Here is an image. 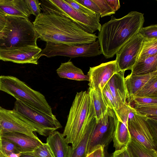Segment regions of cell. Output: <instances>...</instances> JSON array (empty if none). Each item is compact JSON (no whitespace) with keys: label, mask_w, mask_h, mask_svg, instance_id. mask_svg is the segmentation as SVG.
I'll list each match as a JSON object with an SVG mask.
<instances>
[{"label":"cell","mask_w":157,"mask_h":157,"mask_svg":"<svg viewBox=\"0 0 157 157\" xmlns=\"http://www.w3.org/2000/svg\"><path fill=\"white\" fill-rule=\"evenodd\" d=\"M105 1L115 12L120 7V4L119 0H105Z\"/></svg>","instance_id":"39"},{"label":"cell","mask_w":157,"mask_h":157,"mask_svg":"<svg viewBox=\"0 0 157 157\" xmlns=\"http://www.w3.org/2000/svg\"><path fill=\"white\" fill-rule=\"evenodd\" d=\"M40 2L43 13H53L67 18L89 33L100 30L101 25L98 15L90 16L81 13L64 0H41Z\"/></svg>","instance_id":"6"},{"label":"cell","mask_w":157,"mask_h":157,"mask_svg":"<svg viewBox=\"0 0 157 157\" xmlns=\"http://www.w3.org/2000/svg\"><path fill=\"white\" fill-rule=\"evenodd\" d=\"M42 50L37 45L0 50V60L18 63L37 64Z\"/></svg>","instance_id":"14"},{"label":"cell","mask_w":157,"mask_h":157,"mask_svg":"<svg viewBox=\"0 0 157 157\" xmlns=\"http://www.w3.org/2000/svg\"><path fill=\"white\" fill-rule=\"evenodd\" d=\"M131 106L140 114L157 120V105Z\"/></svg>","instance_id":"28"},{"label":"cell","mask_w":157,"mask_h":157,"mask_svg":"<svg viewBox=\"0 0 157 157\" xmlns=\"http://www.w3.org/2000/svg\"><path fill=\"white\" fill-rule=\"evenodd\" d=\"M20 157H36L33 155L26 154L24 153H22Z\"/></svg>","instance_id":"43"},{"label":"cell","mask_w":157,"mask_h":157,"mask_svg":"<svg viewBox=\"0 0 157 157\" xmlns=\"http://www.w3.org/2000/svg\"><path fill=\"white\" fill-rule=\"evenodd\" d=\"M76 1L94 12L100 17L99 9L92 0H76Z\"/></svg>","instance_id":"37"},{"label":"cell","mask_w":157,"mask_h":157,"mask_svg":"<svg viewBox=\"0 0 157 157\" xmlns=\"http://www.w3.org/2000/svg\"><path fill=\"white\" fill-rule=\"evenodd\" d=\"M1 136L0 135V147H2L1 145Z\"/></svg>","instance_id":"46"},{"label":"cell","mask_w":157,"mask_h":157,"mask_svg":"<svg viewBox=\"0 0 157 157\" xmlns=\"http://www.w3.org/2000/svg\"><path fill=\"white\" fill-rule=\"evenodd\" d=\"M102 93L103 99L108 107L116 112L117 109L115 100L106 85L102 90Z\"/></svg>","instance_id":"32"},{"label":"cell","mask_w":157,"mask_h":157,"mask_svg":"<svg viewBox=\"0 0 157 157\" xmlns=\"http://www.w3.org/2000/svg\"><path fill=\"white\" fill-rule=\"evenodd\" d=\"M120 71L115 60L90 67L87 75L89 78L88 85L89 87L99 88L102 90L113 75Z\"/></svg>","instance_id":"15"},{"label":"cell","mask_w":157,"mask_h":157,"mask_svg":"<svg viewBox=\"0 0 157 157\" xmlns=\"http://www.w3.org/2000/svg\"><path fill=\"white\" fill-rule=\"evenodd\" d=\"M86 157H93V152L87 155Z\"/></svg>","instance_id":"45"},{"label":"cell","mask_w":157,"mask_h":157,"mask_svg":"<svg viewBox=\"0 0 157 157\" xmlns=\"http://www.w3.org/2000/svg\"><path fill=\"white\" fill-rule=\"evenodd\" d=\"M64 1L74 9L81 13L90 16L98 15L94 12L78 2L76 0Z\"/></svg>","instance_id":"31"},{"label":"cell","mask_w":157,"mask_h":157,"mask_svg":"<svg viewBox=\"0 0 157 157\" xmlns=\"http://www.w3.org/2000/svg\"><path fill=\"white\" fill-rule=\"evenodd\" d=\"M94 109L96 123L102 119L108 108L103 99L102 90L99 88H89L87 90Z\"/></svg>","instance_id":"22"},{"label":"cell","mask_w":157,"mask_h":157,"mask_svg":"<svg viewBox=\"0 0 157 157\" xmlns=\"http://www.w3.org/2000/svg\"><path fill=\"white\" fill-rule=\"evenodd\" d=\"M95 121L94 109L87 91L77 92L62 134L67 142L71 144L72 148L81 140L85 128Z\"/></svg>","instance_id":"3"},{"label":"cell","mask_w":157,"mask_h":157,"mask_svg":"<svg viewBox=\"0 0 157 157\" xmlns=\"http://www.w3.org/2000/svg\"><path fill=\"white\" fill-rule=\"evenodd\" d=\"M96 124V121H94L85 128L81 140L76 146L74 148L70 146L67 157H86L89 140Z\"/></svg>","instance_id":"23"},{"label":"cell","mask_w":157,"mask_h":157,"mask_svg":"<svg viewBox=\"0 0 157 157\" xmlns=\"http://www.w3.org/2000/svg\"><path fill=\"white\" fill-rule=\"evenodd\" d=\"M131 74L143 75L157 71V54L138 61L131 70Z\"/></svg>","instance_id":"24"},{"label":"cell","mask_w":157,"mask_h":157,"mask_svg":"<svg viewBox=\"0 0 157 157\" xmlns=\"http://www.w3.org/2000/svg\"><path fill=\"white\" fill-rule=\"evenodd\" d=\"M22 153H11L6 155V157H20Z\"/></svg>","instance_id":"42"},{"label":"cell","mask_w":157,"mask_h":157,"mask_svg":"<svg viewBox=\"0 0 157 157\" xmlns=\"http://www.w3.org/2000/svg\"><path fill=\"white\" fill-rule=\"evenodd\" d=\"M98 7L100 12L101 17L110 16L115 13L105 0H92Z\"/></svg>","instance_id":"34"},{"label":"cell","mask_w":157,"mask_h":157,"mask_svg":"<svg viewBox=\"0 0 157 157\" xmlns=\"http://www.w3.org/2000/svg\"><path fill=\"white\" fill-rule=\"evenodd\" d=\"M56 71L61 78L78 81H89L88 76L85 75L81 69L75 66L70 60L61 63Z\"/></svg>","instance_id":"21"},{"label":"cell","mask_w":157,"mask_h":157,"mask_svg":"<svg viewBox=\"0 0 157 157\" xmlns=\"http://www.w3.org/2000/svg\"><path fill=\"white\" fill-rule=\"evenodd\" d=\"M24 153L36 157H54L50 147L47 143H43L33 151Z\"/></svg>","instance_id":"29"},{"label":"cell","mask_w":157,"mask_h":157,"mask_svg":"<svg viewBox=\"0 0 157 157\" xmlns=\"http://www.w3.org/2000/svg\"><path fill=\"white\" fill-rule=\"evenodd\" d=\"M0 90L38 111L53 116L52 109L45 96L28 86L18 78L11 76H0Z\"/></svg>","instance_id":"5"},{"label":"cell","mask_w":157,"mask_h":157,"mask_svg":"<svg viewBox=\"0 0 157 157\" xmlns=\"http://www.w3.org/2000/svg\"><path fill=\"white\" fill-rule=\"evenodd\" d=\"M118 120L116 112L109 108L104 117L96 123L89 140L87 155L98 146H107L113 140Z\"/></svg>","instance_id":"10"},{"label":"cell","mask_w":157,"mask_h":157,"mask_svg":"<svg viewBox=\"0 0 157 157\" xmlns=\"http://www.w3.org/2000/svg\"><path fill=\"white\" fill-rule=\"evenodd\" d=\"M2 108V107L0 106V109Z\"/></svg>","instance_id":"47"},{"label":"cell","mask_w":157,"mask_h":157,"mask_svg":"<svg viewBox=\"0 0 157 157\" xmlns=\"http://www.w3.org/2000/svg\"><path fill=\"white\" fill-rule=\"evenodd\" d=\"M128 103L138 105H157V97H133L129 99Z\"/></svg>","instance_id":"30"},{"label":"cell","mask_w":157,"mask_h":157,"mask_svg":"<svg viewBox=\"0 0 157 157\" xmlns=\"http://www.w3.org/2000/svg\"><path fill=\"white\" fill-rule=\"evenodd\" d=\"M116 113L118 120L115 126L113 140L115 150L127 146L131 140L128 127V120L133 118L136 111L127 103L117 110Z\"/></svg>","instance_id":"12"},{"label":"cell","mask_w":157,"mask_h":157,"mask_svg":"<svg viewBox=\"0 0 157 157\" xmlns=\"http://www.w3.org/2000/svg\"><path fill=\"white\" fill-rule=\"evenodd\" d=\"M30 14L36 17L41 13L42 9L41 3L38 0H26Z\"/></svg>","instance_id":"36"},{"label":"cell","mask_w":157,"mask_h":157,"mask_svg":"<svg viewBox=\"0 0 157 157\" xmlns=\"http://www.w3.org/2000/svg\"><path fill=\"white\" fill-rule=\"evenodd\" d=\"M13 109L28 121L40 135L48 136L62 127L55 115L42 113L18 100L15 102Z\"/></svg>","instance_id":"8"},{"label":"cell","mask_w":157,"mask_h":157,"mask_svg":"<svg viewBox=\"0 0 157 157\" xmlns=\"http://www.w3.org/2000/svg\"><path fill=\"white\" fill-rule=\"evenodd\" d=\"M128 146L134 157H157V151L149 149L131 138Z\"/></svg>","instance_id":"25"},{"label":"cell","mask_w":157,"mask_h":157,"mask_svg":"<svg viewBox=\"0 0 157 157\" xmlns=\"http://www.w3.org/2000/svg\"><path fill=\"white\" fill-rule=\"evenodd\" d=\"M5 17L6 23L0 31V50L37 45L38 36L29 19L14 16Z\"/></svg>","instance_id":"4"},{"label":"cell","mask_w":157,"mask_h":157,"mask_svg":"<svg viewBox=\"0 0 157 157\" xmlns=\"http://www.w3.org/2000/svg\"><path fill=\"white\" fill-rule=\"evenodd\" d=\"M157 54V38H144L137 61Z\"/></svg>","instance_id":"26"},{"label":"cell","mask_w":157,"mask_h":157,"mask_svg":"<svg viewBox=\"0 0 157 157\" xmlns=\"http://www.w3.org/2000/svg\"><path fill=\"white\" fill-rule=\"evenodd\" d=\"M128 127L131 138L149 149L157 150V120L136 111L134 117L128 120Z\"/></svg>","instance_id":"7"},{"label":"cell","mask_w":157,"mask_h":157,"mask_svg":"<svg viewBox=\"0 0 157 157\" xmlns=\"http://www.w3.org/2000/svg\"><path fill=\"white\" fill-rule=\"evenodd\" d=\"M101 26L97 36L102 54L107 59L113 57L123 46L139 32L144 22V14L129 12L118 19L113 16Z\"/></svg>","instance_id":"2"},{"label":"cell","mask_w":157,"mask_h":157,"mask_svg":"<svg viewBox=\"0 0 157 157\" xmlns=\"http://www.w3.org/2000/svg\"><path fill=\"white\" fill-rule=\"evenodd\" d=\"M0 157H6L3 151L2 147H0Z\"/></svg>","instance_id":"44"},{"label":"cell","mask_w":157,"mask_h":157,"mask_svg":"<svg viewBox=\"0 0 157 157\" xmlns=\"http://www.w3.org/2000/svg\"><path fill=\"white\" fill-rule=\"evenodd\" d=\"M9 132H18L38 137L31 124L14 110L0 109V135Z\"/></svg>","instance_id":"11"},{"label":"cell","mask_w":157,"mask_h":157,"mask_svg":"<svg viewBox=\"0 0 157 157\" xmlns=\"http://www.w3.org/2000/svg\"><path fill=\"white\" fill-rule=\"evenodd\" d=\"M145 39L157 38V25L142 27L139 32Z\"/></svg>","instance_id":"35"},{"label":"cell","mask_w":157,"mask_h":157,"mask_svg":"<svg viewBox=\"0 0 157 157\" xmlns=\"http://www.w3.org/2000/svg\"></svg>","instance_id":"48"},{"label":"cell","mask_w":157,"mask_h":157,"mask_svg":"<svg viewBox=\"0 0 157 157\" xmlns=\"http://www.w3.org/2000/svg\"><path fill=\"white\" fill-rule=\"evenodd\" d=\"M156 75L157 71L143 75L130 74L125 78L128 100L133 97L151 78Z\"/></svg>","instance_id":"19"},{"label":"cell","mask_w":157,"mask_h":157,"mask_svg":"<svg viewBox=\"0 0 157 157\" xmlns=\"http://www.w3.org/2000/svg\"><path fill=\"white\" fill-rule=\"evenodd\" d=\"M45 48L42 50L40 57L62 56L75 58L90 57L102 54L98 40L87 44H69L46 42Z\"/></svg>","instance_id":"9"},{"label":"cell","mask_w":157,"mask_h":157,"mask_svg":"<svg viewBox=\"0 0 157 157\" xmlns=\"http://www.w3.org/2000/svg\"><path fill=\"white\" fill-rule=\"evenodd\" d=\"M104 148L102 146L97 147L93 151V157H105Z\"/></svg>","instance_id":"40"},{"label":"cell","mask_w":157,"mask_h":157,"mask_svg":"<svg viewBox=\"0 0 157 157\" xmlns=\"http://www.w3.org/2000/svg\"><path fill=\"white\" fill-rule=\"evenodd\" d=\"M33 24L38 38L46 42L69 44H89L98 37L83 30L70 19L53 13H41Z\"/></svg>","instance_id":"1"},{"label":"cell","mask_w":157,"mask_h":157,"mask_svg":"<svg viewBox=\"0 0 157 157\" xmlns=\"http://www.w3.org/2000/svg\"><path fill=\"white\" fill-rule=\"evenodd\" d=\"M133 97H157V75L151 78Z\"/></svg>","instance_id":"27"},{"label":"cell","mask_w":157,"mask_h":157,"mask_svg":"<svg viewBox=\"0 0 157 157\" xmlns=\"http://www.w3.org/2000/svg\"><path fill=\"white\" fill-rule=\"evenodd\" d=\"M1 138L2 147L6 156L13 153H21L20 149L14 144L5 138L2 137Z\"/></svg>","instance_id":"33"},{"label":"cell","mask_w":157,"mask_h":157,"mask_svg":"<svg viewBox=\"0 0 157 157\" xmlns=\"http://www.w3.org/2000/svg\"><path fill=\"white\" fill-rule=\"evenodd\" d=\"M1 136L17 146L21 153L33 151L43 144L38 137H33L20 132H7Z\"/></svg>","instance_id":"17"},{"label":"cell","mask_w":157,"mask_h":157,"mask_svg":"<svg viewBox=\"0 0 157 157\" xmlns=\"http://www.w3.org/2000/svg\"><path fill=\"white\" fill-rule=\"evenodd\" d=\"M46 143L54 157H67L70 146L63 134L55 131L48 136Z\"/></svg>","instance_id":"20"},{"label":"cell","mask_w":157,"mask_h":157,"mask_svg":"<svg viewBox=\"0 0 157 157\" xmlns=\"http://www.w3.org/2000/svg\"><path fill=\"white\" fill-rule=\"evenodd\" d=\"M110 157H134L127 146L118 150H115Z\"/></svg>","instance_id":"38"},{"label":"cell","mask_w":157,"mask_h":157,"mask_svg":"<svg viewBox=\"0 0 157 157\" xmlns=\"http://www.w3.org/2000/svg\"><path fill=\"white\" fill-rule=\"evenodd\" d=\"M144 38L139 33L116 53L115 60L121 71L131 70L137 61Z\"/></svg>","instance_id":"13"},{"label":"cell","mask_w":157,"mask_h":157,"mask_svg":"<svg viewBox=\"0 0 157 157\" xmlns=\"http://www.w3.org/2000/svg\"><path fill=\"white\" fill-rule=\"evenodd\" d=\"M6 20L5 17L0 15V31H1L4 27Z\"/></svg>","instance_id":"41"},{"label":"cell","mask_w":157,"mask_h":157,"mask_svg":"<svg viewBox=\"0 0 157 157\" xmlns=\"http://www.w3.org/2000/svg\"><path fill=\"white\" fill-rule=\"evenodd\" d=\"M0 14L28 19L31 15L26 0H0Z\"/></svg>","instance_id":"18"},{"label":"cell","mask_w":157,"mask_h":157,"mask_svg":"<svg viewBox=\"0 0 157 157\" xmlns=\"http://www.w3.org/2000/svg\"><path fill=\"white\" fill-rule=\"evenodd\" d=\"M124 73V71H120L115 74L106 84L115 100L117 110L127 103Z\"/></svg>","instance_id":"16"}]
</instances>
